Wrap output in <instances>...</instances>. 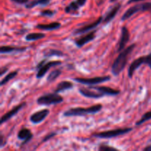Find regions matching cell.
<instances>
[{"label": "cell", "instance_id": "3957f363", "mask_svg": "<svg viewBox=\"0 0 151 151\" xmlns=\"http://www.w3.org/2000/svg\"><path fill=\"white\" fill-rule=\"evenodd\" d=\"M63 98L58 93L53 92L41 96L37 100V103L41 106H51L63 103Z\"/></svg>", "mask_w": 151, "mask_h": 151}, {"label": "cell", "instance_id": "4dcf8cb0", "mask_svg": "<svg viewBox=\"0 0 151 151\" xmlns=\"http://www.w3.org/2000/svg\"><path fill=\"white\" fill-rule=\"evenodd\" d=\"M5 144H6V140L5 139H4L3 134L1 133V134H0V147L2 148V147L5 145Z\"/></svg>", "mask_w": 151, "mask_h": 151}, {"label": "cell", "instance_id": "6da1fadb", "mask_svg": "<svg viewBox=\"0 0 151 151\" xmlns=\"http://www.w3.org/2000/svg\"><path fill=\"white\" fill-rule=\"evenodd\" d=\"M135 47V44H132L131 45L128 46L127 48L124 49L122 51H121L117 58L115 59L111 66V72L114 76H117L125 69L127 63H128V58H129L130 55L132 53V52L134 51Z\"/></svg>", "mask_w": 151, "mask_h": 151}, {"label": "cell", "instance_id": "e575fe53", "mask_svg": "<svg viewBox=\"0 0 151 151\" xmlns=\"http://www.w3.org/2000/svg\"><path fill=\"white\" fill-rule=\"evenodd\" d=\"M144 150H147V151H151V139L150 140V143L146 146L144 148Z\"/></svg>", "mask_w": 151, "mask_h": 151}, {"label": "cell", "instance_id": "d6a6232c", "mask_svg": "<svg viewBox=\"0 0 151 151\" xmlns=\"http://www.w3.org/2000/svg\"><path fill=\"white\" fill-rule=\"evenodd\" d=\"M46 62H47V58L44 59V60H41V61H40L39 63H38V64H37V66H35V68H36V69H37V70H38V69H39L40 68H41V66H42L43 65H44V63H46Z\"/></svg>", "mask_w": 151, "mask_h": 151}, {"label": "cell", "instance_id": "d590c367", "mask_svg": "<svg viewBox=\"0 0 151 151\" xmlns=\"http://www.w3.org/2000/svg\"><path fill=\"white\" fill-rule=\"evenodd\" d=\"M145 1V0H129V1L127 2V4H131V3L139 2V1Z\"/></svg>", "mask_w": 151, "mask_h": 151}, {"label": "cell", "instance_id": "52a82bcc", "mask_svg": "<svg viewBox=\"0 0 151 151\" xmlns=\"http://www.w3.org/2000/svg\"><path fill=\"white\" fill-rule=\"evenodd\" d=\"M103 21V16H100L97 20L94 21L91 24H87L83 25L81 27L76 29L74 31V35H81V34L86 33L88 32L89 31H91V29H94V28L97 27L100 23H102Z\"/></svg>", "mask_w": 151, "mask_h": 151}, {"label": "cell", "instance_id": "ffe728a7", "mask_svg": "<svg viewBox=\"0 0 151 151\" xmlns=\"http://www.w3.org/2000/svg\"><path fill=\"white\" fill-rule=\"evenodd\" d=\"M27 50V47H11V46H1L0 48V52L1 54H6V53H11L14 52H22Z\"/></svg>", "mask_w": 151, "mask_h": 151}, {"label": "cell", "instance_id": "2e32d148", "mask_svg": "<svg viewBox=\"0 0 151 151\" xmlns=\"http://www.w3.org/2000/svg\"><path fill=\"white\" fill-rule=\"evenodd\" d=\"M32 137H33V135H32L31 131L27 128H22L19 131L17 135V137L19 139L23 140V142L22 143V145H24L27 143L29 142L32 139Z\"/></svg>", "mask_w": 151, "mask_h": 151}, {"label": "cell", "instance_id": "8d00e7d4", "mask_svg": "<svg viewBox=\"0 0 151 151\" xmlns=\"http://www.w3.org/2000/svg\"><path fill=\"white\" fill-rule=\"evenodd\" d=\"M118 1V0H110V2H115V1Z\"/></svg>", "mask_w": 151, "mask_h": 151}, {"label": "cell", "instance_id": "ac0fdd59", "mask_svg": "<svg viewBox=\"0 0 151 151\" xmlns=\"http://www.w3.org/2000/svg\"><path fill=\"white\" fill-rule=\"evenodd\" d=\"M60 26H61V24L59 22H52L50 24H37L35 27L41 30L51 31L58 29L60 27Z\"/></svg>", "mask_w": 151, "mask_h": 151}, {"label": "cell", "instance_id": "30bf717a", "mask_svg": "<svg viewBox=\"0 0 151 151\" xmlns=\"http://www.w3.org/2000/svg\"><path fill=\"white\" fill-rule=\"evenodd\" d=\"M62 63L61 61L60 60H52V61H47L38 70L36 74V78L38 79L42 78L44 75H46L47 72L50 70V68L53 67V66H58Z\"/></svg>", "mask_w": 151, "mask_h": 151}, {"label": "cell", "instance_id": "f1b7e54d", "mask_svg": "<svg viewBox=\"0 0 151 151\" xmlns=\"http://www.w3.org/2000/svg\"><path fill=\"white\" fill-rule=\"evenodd\" d=\"M99 150H102V151H108V150H117V149L115 148L114 147H111V146L109 145H101L99 146L98 147Z\"/></svg>", "mask_w": 151, "mask_h": 151}, {"label": "cell", "instance_id": "8fae6325", "mask_svg": "<svg viewBox=\"0 0 151 151\" xmlns=\"http://www.w3.org/2000/svg\"><path fill=\"white\" fill-rule=\"evenodd\" d=\"M130 32L126 27H122L121 29V36L117 44V51L121 52L125 49L127 43L129 41Z\"/></svg>", "mask_w": 151, "mask_h": 151}, {"label": "cell", "instance_id": "7c38bea8", "mask_svg": "<svg viewBox=\"0 0 151 151\" xmlns=\"http://www.w3.org/2000/svg\"><path fill=\"white\" fill-rule=\"evenodd\" d=\"M25 106H26V103H25V102H24V103H21V104L18 105V106H15V107L13 108L11 110L9 111L7 113H6L5 114H4L2 116H1L0 123L3 124V123H4V122H7V121H8L10 119H11L13 116H14L16 114L19 113V112L22 110V108L24 107Z\"/></svg>", "mask_w": 151, "mask_h": 151}, {"label": "cell", "instance_id": "4fadbf2b", "mask_svg": "<svg viewBox=\"0 0 151 151\" xmlns=\"http://www.w3.org/2000/svg\"><path fill=\"white\" fill-rule=\"evenodd\" d=\"M87 0H75L69 3L64 8V11L66 13H74L77 12L81 7L84 6L86 3Z\"/></svg>", "mask_w": 151, "mask_h": 151}, {"label": "cell", "instance_id": "1f68e13d", "mask_svg": "<svg viewBox=\"0 0 151 151\" xmlns=\"http://www.w3.org/2000/svg\"><path fill=\"white\" fill-rule=\"evenodd\" d=\"M11 1L19 4H26L27 3L29 2V0H11Z\"/></svg>", "mask_w": 151, "mask_h": 151}, {"label": "cell", "instance_id": "9a60e30c", "mask_svg": "<svg viewBox=\"0 0 151 151\" xmlns=\"http://www.w3.org/2000/svg\"><path fill=\"white\" fill-rule=\"evenodd\" d=\"M79 92L82 94L83 96L88 98H92V99H100L104 97V94L102 93L99 92L98 91H94L91 90V88H84V87H81L79 88Z\"/></svg>", "mask_w": 151, "mask_h": 151}, {"label": "cell", "instance_id": "484cf974", "mask_svg": "<svg viewBox=\"0 0 151 151\" xmlns=\"http://www.w3.org/2000/svg\"><path fill=\"white\" fill-rule=\"evenodd\" d=\"M150 119H151V111L146 112L145 114H143V116H142L141 119L136 122V125L139 126V125H142L143 123H145V122H147V121L150 120Z\"/></svg>", "mask_w": 151, "mask_h": 151}, {"label": "cell", "instance_id": "5b68a950", "mask_svg": "<svg viewBox=\"0 0 151 151\" xmlns=\"http://www.w3.org/2000/svg\"><path fill=\"white\" fill-rule=\"evenodd\" d=\"M147 10H151V2H146L143 3V4H136V5L132 6L130 8L125 11V13L122 15L121 20L122 22L127 20L131 16H134L135 13H138L140 11H147Z\"/></svg>", "mask_w": 151, "mask_h": 151}, {"label": "cell", "instance_id": "5bb4252c", "mask_svg": "<svg viewBox=\"0 0 151 151\" xmlns=\"http://www.w3.org/2000/svg\"><path fill=\"white\" fill-rule=\"evenodd\" d=\"M121 8V4L120 3H116L115 5H114L113 7H111L110 10H108L106 12V15L103 17V22L106 24L109 23L112 19H114L115 18V16H116L117 13L119 12V9Z\"/></svg>", "mask_w": 151, "mask_h": 151}, {"label": "cell", "instance_id": "4316f807", "mask_svg": "<svg viewBox=\"0 0 151 151\" xmlns=\"http://www.w3.org/2000/svg\"><path fill=\"white\" fill-rule=\"evenodd\" d=\"M142 64H147L151 69V52L146 56H141L139 57Z\"/></svg>", "mask_w": 151, "mask_h": 151}, {"label": "cell", "instance_id": "ba28073f", "mask_svg": "<svg viewBox=\"0 0 151 151\" xmlns=\"http://www.w3.org/2000/svg\"><path fill=\"white\" fill-rule=\"evenodd\" d=\"M96 36V30H93L91 32H88V33L86 34V35H82V36L79 37V38H77L74 40V42H75V45L78 47V48H81L82 47H83L84 45H86V44H88V42H91V41L95 38Z\"/></svg>", "mask_w": 151, "mask_h": 151}, {"label": "cell", "instance_id": "7402d4cb", "mask_svg": "<svg viewBox=\"0 0 151 151\" xmlns=\"http://www.w3.org/2000/svg\"><path fill=\"white\" fill-rule=\"evenodd\" d=\"M45 37V34L41 33V32H32L29 33L26 35L25 39L27 41H37V40L42 39Z\"/></svg>", "mask_w": 151, "mask_h": 151}, {"label": "cell", "instance_id": "836d02e7", "mask_svg": "<svg viewBox=\"0 0 151 151\" xmlns=\"http://www.w3.org/2000/svg\"><path fill=\"white\" fill-rule=\"evenodd\" d=\"M7 70H8V68L7 67H2L1 69V72H0V75L1 76H2L3 75H4V73H6V72H7Z\"/></svg>", "mask_w": 151, "mask_h": 151}, {"label": "cell", "instance_id": "8992f818", "mask_svg": "<svg viewBox=\"0 0 151 151\" xmlns=\"http://www.w3.org/2000/svg\"><path fill=\"white\" fill-rule=\"evenodd\" d=\"M110 76H103V77H95V78H74V81L79 83L83 84V85L87 86H94L97 85V84L107 82L110 81Z\"/></svg>", "mask_w": 151, "mask_h": 151}, {"label": "cell", "instance_id": "cb8c5ba5", "mask_svg": "<svg viewBox=\"0 0 151 151\" xmlns=\"http://www.w3.org/2000/svg\"><path fill=\"white\" fill-rule=\"evenodd\" d=\"M17 75H18V71H13V72H10L9 74H7V75H6V76L1 81L0 86H3L4 85H5V84L7 83L9 81H11L12 79H13V78H14Z\"/></svg>", "mask_w": 151, "mask_h": 151}, {"label": "cell", "instance_id": "277c9868", "mask_svg": "<svg viewBox=\"0 0 151 151\" xmlns=\"http://www.w3.org/2000/svg\"><path fill=\"white\" fill-rule=\"evenodd\" d=\"M133 130L132 128H116V129L110 130V131H103V132L96 133L93 134L94 137L101 139H111L114 137H116L118 136L123 135V134H128L130 131Z\"/></svg>", "mask_w": 151, "mask_h": 151}, {"label": "cell", "instance_id": "44dd1931", "mask_svg": "<svg viewBox=\"0 0 151 151\" xmlns=\"http://www.w3.org/2000/svg\"><path fill=\"white\" fill-rule=\"evenodd\" d=\"M51 0H32L29 1L25 4V7L27 9H32L35 7V6L41 5V6H46L48 5L50 3Z\"/></svg>", "mask_w": 151, "mask_h": 151}, {"label": "cell", "instance_id": "f546056e", "mask_svg": "<svg viewBox=\"0 0 151 151\" xmlns=\"http://www.w3.org/2000/svg\"><path fill=\"white\" fill-rule=\"evenodd\" d=\"M56 134H56L55 132H52V133H50V134H47V135L46 136V137H44V139H43L42 142H46L48 141V140L51 139L52 138V137H54L55 136H56Z\"/></svg>", "mask_w": 151, "mask_h": 151}, {"label": "cell", "instance_id": "d4e9b609", "mask_svg": "<svg viewBox=\"0 0 151 151\" xmlns=\"http://www.w3.org/2000/svg\"><path fill=\"white\" fill-rule=\"evenodd\" d=\"M61 72H62L60 69H55V70L52 71V72L49 74L48 77H47V81L50 83L55 81V80L61 75Z\"/></svg>", "mask_w": 151, "mask_h": 151}, {"label": "cell", "instance_id": "d6986e66", "mask_svg": "<svg viewBox=\"0 0 151 151\" xmlns=\"http://www.w3.org/2000/svg\"><path fill=\"white\" fill-rule=\"evenodd\" d=\"M74 85L72 82L67 81H63L59 83L57 85V87L55 89V92L56 93H60L63 92V91H66V90L71 89V88H73Z\"/></svg>", "mask_w": 151, "mask_h": 151}, {"label": "cell", "instance_id": "9c48e42d", "mask_svg": "<svg viewBox=\"0 0 151 151\" xmlns=\"http://www.w3.org/2000/svg\"><path fill=\"white\" fill-rule=\"evenodd\" d=\"M49 114H50L49 109H42V110L38 111L32 114L29 117V120L33 124H39L42 121H44Z\"/></svg>", "mask_w": 151, "mask_h": 151}, {"label": "cell", "instance_id": "7a4b0ae2", "mask_svg": "<svg viewBox=\"0 0 151 151\" xmlns=\"http://www.w3.org/2000/svg\"><path fill=\"white\" fill-rule=\"evenodd\" d=\"M103 109L102 104H97L88 108H72L63 113L64 116H82L88 114H95Z\"/></svg>", "mask_w": 151, "mask_h": 151}, {"label": "cell", "instance_id": "e0dca14e", "mask_svg": "<svg viewBox=\"0 0 151 151\" xmlns=\"http://www.w3.org/2000/svg\"><path fill=\"white\" fill-rule=\"evenodd\" d=\"M89 88L98 91L99 92L102 93L105 96H116L120 93L119 90L114 89V88H110L108 86H89Z\"/></svg>", "mask_w": 151, "mask_h": 151}, {"label": "cell", "instance_id": "83f0119b", "mask_svg": "<svg viewBox=\"0 0 151 151\" xmlns=\"http://www.w3.org/2000/svg\"><path fill=\"white\" fill-rule=\"evenodd\" d=\"M55 13V11L48 9V10H44L40 13L41 16H48V17H52L53 15Z\"/></svg>", "mask_w": 151, "mask_h": 151}, {"label": "cell", "instance_id": "603a6c76", "mask_svg": "<svg viewBox=\"0 0 151 151\" xmlns=\"http://www.w3.org/2000/svg\"><path fill=\"white\" fill-rule=\"evenodd\" d=\"M64 55L63 52L62 51L58 50H48L47 51L44 52V56L45 58H50L52 57V56H58V57H61V56Z\"/></svg>", "mask_w": 151, "mask_h": 151}]
</instances>
